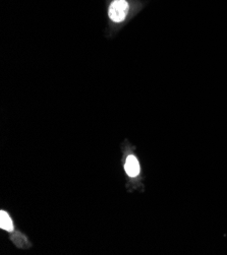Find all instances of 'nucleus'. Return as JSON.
Wrapping results in <instances>:
<instances>
[{
  "instance_id": "obj_1",
  "label": "nucleus",
  "mask_w": 227,
  "mask_h": 255,
  "mask_svg": "<svg viewBox=\"0 0 227 255\" xmlns=\"http://www.w3.org/2000/svg\"><path fill=\"white\" fill-rule=\"evenodd\" d=\"M122 158L121 163L127 176L125 188L129 192L143 191V175L139 158L136 154V146L133 145L129 139H124L121 144Z\"/></svg>"
},
{
  "instance_id": "obj_2",
  "label": "nucleus",
  "mask_w": 227,
  "mask_h": 255,
  "mask_svg": "<svg viewBox=\"0 0 227 255\" xmlns=\"http://www.w3.org/2000/svg\"><path fill=\"white\" fill-rule=\"evenodd\" d=\"M0 228L1 230L6 231L9 233V238L11 242L19 249H30L32 248L33 244L28 239V237L21 233L19 230L15 228L13 220L9 216L8 212L1 210L0 211Z\"/></svg>"
},
{
  "instance_id": "obj_3",
  "label": "nucleus",
  "mask_w": 227,
  "mask_h": 255,
  "mask_svg": "<svg viewBox=\"0 0 227 255\" xmlns=\"http://www.w3.org/2000/svg\"><path fill=\"white\" fill-rule=\"evenodd\" d=\"M130 5L125 0H114L109 6L108 15L109 18L116 23L122 22L129 13Z\"/></svg>"
}]
</instances>
